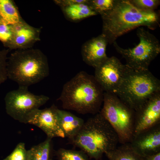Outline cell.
Here are the masks:
<instances>
[{
	"instance_id": "13",
	"label": "cell",
	"mask_w": 160,
	"mask_h": 160,
	"mask_svg": "<svg viewBox=\"0 0 160 160\" xmlns=\"http://www.w3.org/2000/svg\"><path fill=\"white\" fill-rule=\"evenodd\" d=\"M108 43L107 38L102 33L85 42L81 49L83 60L95 68L108 57L106 52Z\"/></svg>"
},
{
	"instance_id": "5",
	"label": "cell",
	"mask_w": 160,
	"mask_h": 160,
	"mask_svg": "<svg viewBox=\"0 0 160 160\" xmlns=\"http://www.w3.org/2000/svg\"><path fill=\"white\" fill-rule=\"evenodd\" d=\"M159 91L160 81L149 70H134L126 66L122 80L114 94L135 111Z\"/></svg>"
},
{
	"instance_id": "7",
	"label": "cell",
	"mask_w": 160,
	"mask_h": 160,
	"mask_svg": "<svg viewBox=\"0 0 160 160\" xmlns=\"http://www.w3.org/2000/svg\"><path fill=\"white\" fill-rule=\"evenodd\" d=\"M137 28V35L139 42L135 47L124 49L116 41L113 44L117 51L125 59L127 66L134 70H147L151 62L160 52V43L153 35L143 28Z\"/></svg>"
},
{
	"instance_id": "18",
	"label": "cell",
	"mask_w": 160,
	"mask_h": 160,
	"mask_svg": "<svg viewBox=\"0 0 160 160\" xmlns=\"http://www.w3.org/2000/svg\"><path fill=\"white\" fill-rule=\"evenodd\" d=\"M105 154L109 160H144V157L137 153L129 143L121 144Z\"/></svg>"
},
{
	"instance_id": "15",
	"label": "cell",
	"mask_w": 160,
	"mask_h": 160,
	"mask_svg": "<svg viewBox=\"0 0 160 160\" xmlns=\"http://www.w3.org/2000/svg\"><path fill=\"white\" fill-rule=\"evenodd\" d=\"M58 121L65 137L68 140L74 137L82 127L84 120L71 113L58 108Z\"/></svg>"
},
{
	"instance_id": "4",
	"label": "cell",
	"mask_w": 160,
	"mask_h": 160,
	"mask_svg": "<svg viewBox=\"0 0 160 160\" xmlns=\"http://www.w3.org/2000/svg\"><path fill=\"white\" fill-rule=\"evenodd\" d=\"M7 73V78L19 86L28 87L49 75L47 59L38 49L16 50L8 57Z\"/></svg>"
},
{
	"instance_id": "9",
	"label": "cell",
	"mask_w": 160,
	"mask_h": 160,
	"mask_svg": "<svg viewBox=\"0 0 160 160\" xmlns=\"http://www.w3.org/2000/svg\"><path fill=\"white\" fill-rule=\"evenodd\" d=\"M126 66L117 57H108L96 67L94 77L104 92H115L123 79Z\"/></svg>"
},
{
	"instance_id": "21",
	"label": "cell",
	"mask_w": 160,
	"mask_h": 160,
	"mask_svg": "<svg viewBox=\"0 0 160 160\" xmlns=\"http://www.w3.org/2000/svg\"><path fill=\"white\" fill-rule=\"evenodd\" d=\"M56 154L58 160H88L87 156L81 151L61 148Z\"/></svg>"
},
{
	"instance_id": "23",
	"label": "cell",
	"mask_w": 160,
	"mask_h": 160,
	"mask_svg": "<svg viewBox=\"0 0 160 160\" xmlns=\"http://www.w3.org/2000/svg\"><path fill=\"white\" fill-rule=\"evenodd\" d=\"M131 3L137 9L144 11H154L159 6V0H129Z\"/></svg>"
},
{
	"instance_id": "8",
	"label": "cell",
	"mask_w": 160,
	"mask_h": 160,
	"mask_svg": "<svg viewBox=\"0 0 160 160\" xmlns=\"http://www.w3.org/2000/svg\"><path fill=\"white\" fill-rule=\"evenodd\" d=\"M28 87L19 86L8 92L4 100L7 113L19 122L27 124L32 113L39 109L49 100L44 95H36L28 91Z\"/></svg>"
},
{
	"instance_id": "3",
	"label": "cell",
	"mask_w": 160,
	"mask_h": 160,
	"mask_svg": "<svg viewBox=\"0 0 160 160\" xmlns=\"http://www.w3.org/2000/svg\"><path fill=\"white\" fill-rule=\"evenodd\" d=\"M84 122L70 144L80 148L88 156L100 160L103 154L115 148L119 143L112 126L99 112Z\"/></svg>"
},
{
	"instance_id": "2",
	"label": "cell",
	"mask_w": 160,
	"mask_h": 160,
	"mask_svg": "<svg viewBox=\"0 0 160 160\" xmlns=\"http://www.w3.org/2000/svg\"><path fill=\"white\" fill-rule=\"evenodd\" d=\"M104 92L94 76L81 71L64 84L57 100L64 109L95 114L101 109Z\"/></svg>"
},
{
	"instance_id": "19",
	"label": "cell",
	"mask_w": 160,
	"mask_h": 160,
	"mask_svg": "<svg viewBox=\"0 0 160 160\" xmlns=\"http://www.w3.org/2000/svg\"><path fill=\"white\" fill-rule=\"evenodd\" d=\"M52 139L47 138L44 142L27 150V160H51Z\"/></svg>"
},
{
	"instance_id": "6",
	"label": "cell",
	"mask_w": 160,
	"mask_h": 160,
	"mask_svg": "<svg viewBox=\"0 0 160 160\" xmlns=\"http://www.w3.org/2000/svg\"><path fill=\"white\" fill-rule=\"evenodd\" d=\"M99 112L113 127L121 144L129 143L133 137L135 111L114 93L104 92Z\"/></svg>"
},
{
	"instance_id": "22",
	"label": "cell",
	"mask_w": 160,
	"mask_h": 160,
	"mask_svg": "<svg viewBox=\"0 0 160 160\" xmlns=\"http://www.w3.org/2000/svg\"><path fill=\"white\" fill-rule=\"evenodd\" d=\"M13 36L12 25L0 18V41L7 49H9Z\"/></svg>"
},
{
	"instance_id": "25",
	"label": "cell",
	"mask_w": 160,
	"mask_h": 160,
	"mask_svg": "<svg viewBox=\"0 0 160 160\" xmlns=\"http://www.w3.org/2000/svg\"><path fill=\"white\" fill-rule=\"evenodd\" d=\"M9 50L7 49H0V85L8 79L7 65V56Z\"/></svg>"
},
{
	"instance_id": "24",
	"label": "cell",
	"mask_w": 160,
	"mask_h": 160,
	"mask_svg": "<svg viewBox=\"0 0 160 160\" xmlns=\"http://www.w3.org/2000/svg\"><path fill=\"white\" fill-rule=\"evenodd\" d=\"M3 160H27V150L24 143H19L11 153Z\"/></svg>"
},
{
	"instance_id": "27",
	"label": "cell",
	"mask_w": 160,
	"mask_h": 160,
	"mask_svg": "<svg viewBox=\"0 0 160 160\" xmlns=\"http://www.w3.org/2000/svg\"><path fill=\"white\" fill-rule=\"evenodd\" d=\"M51 160H52V159H51Z\"/></svg>"
},
{
	"instance_id": "12",
	"label": "cell",
	"mask_w": 160,
	"mask_h": 160,
	"mask_svg": "<svg viewBox=\"0 0 160 160\" xmlns=\"http://www.w3.org/2000/svg\"><path fill=\"white\" fill-rule=\"evenodd\" d=\"M129 143L133 149L143 157L160 152V124L135 136Z\"/></svg>"
},
{
	"instance_id": "10",
	"label": "cell",
	"mask_w": 160,
	"mask_h": 160,
	"mask_svg": "<svg viewBox=\"0 0 160 160\" xmlns=\"http://www.w3.org/2000/svg\"><path fill=\"white\" fill-rule=\"evenodd\" d=\"M159 124H160V91L155 94L135 111L133 138L143 132Z\"/></svg>"
},
{
	"instance_id": "16",
	"label": "cell",
	"mask_w": 160,
	"mask_h": 160,
	"mask_svg": "<svg viewBox=\"0 0 160 160\" xmlns=\"http://www.w3.org/2000/svg\"><path fill=\"white\" fill-rule=\"evenodd\" d=\"M88 0L60 7L66 18L72 21H78L97 15L88 4Z\"/></svg>"
},
{
	"instance_id": "26",
	"label": "cell",
	"mask_w": 160,
	"mask_h": 160,
	"mask_svg": "<svg viewBox=\"0 0 160 160\" xmlns=\"http://www.w3.org/2000/svg\"><path fill=\"white\" fill-rule=\"evenodd\" d=\"M144 160H160V152L144 157Z\"/></svg>"
},
{
	"instance_id": "11",
	"label": "cell",
	"mask_w": 160,
	"mask_h": 160,
	"mask_svg": "<svg viewBox=\"0 0 160 160\" xmlns=\"http://www.w3.org/2000/svg\"><path fill=\"white\" fill-rule=\"evenodd\" d=\"M58 108L53 104L49 108L36 109L30 115L27 124L40 129L45 133L47 138L51 139L56 137L64 138L65 135L58 121Z\"/></svg>"
},
{
	"instance_id": "14",
	"label": "cell",
	"mask_w": 160,
	"mask_h": 160,
	"mask_svg": "<svg viewBox=\"0 0 160 160\" xmlns=\"http://www.w3.org/2000/svg\"><path fill=\"white\" fill-rule=\"evenodd\" d=\"M12 25L13 36L9 49H24L32 48L40 40L41 29L33 27L23 20Z\"/></svg>"
},
{
	"instance_id": "17",
	"label": "cell",
	"mask_w": 160,
	"mask_h": 160,
	"mask_svg": "<svg viewBox=\"0 0 160 160\" xmlns=\"http://www.w3.org/2000/svg\"><path fill=\"white\" fill-rule=\"evenodd\" d=\"M0 18L11 25L17 24L23 20L17 8L11 0H0Z\"/></svg>"
},
{
	"instance_id": "20",
	"label": "cell",
	"mask_w": 160,
	"mask_h": 160,
	"mask_svg": "<svg viewBox=\"0 0 160 160\" xmlns=\"http://www.w3.org/2000/svg\"><path fill=\"white\" fill-rule=\"evenodd\" d=\"M116 0H88V4L96 14L101 15L112 10Z\"/></svg>"
},
{
	"instance_id": "1",
	"label": "cell",
	"mask_w": 160,
	"mask_h": 160,
	"mask_svg": "<svg viewBox=\"0 0 160 160\" xmlns=\"http://www.w3.org/2000/svg\"><path fill=\"white\" fill-rule=\"evenodd\" d=\"M103 22L102 34L108 43L127 32L142 26L154 29L159 25V16L154 11H144L135 7L129 0H116L110 11L101 15Z\"/></svg>"
}]
</instances>
